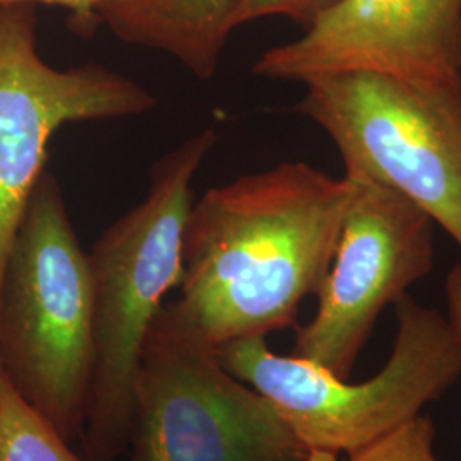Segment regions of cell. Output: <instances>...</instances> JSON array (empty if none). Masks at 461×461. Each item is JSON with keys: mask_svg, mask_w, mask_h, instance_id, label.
Returning <instances> with one entry per match:
<instances>
[{"mask_svg": "<svg viewBox=\"0 0 461 461\" xmlns=\"http://www.w3.org/2000/svg\"><path fill=\"white\" fill-rule=\"evenodd\" d=\"M357 186L291 161L207 190L183 232V313L217 348L296 325L329 274Z\"/></svg>", "mask_w": 461, "mask_h": 461, "instance_id": "6da1fadb", "label": "cell"}, {"mask_svg": "<svg viewBox=\"0 0 461 461\" xmlns=\"http://www.w3.org/2000/svg\"><path fill=\"white\" fill-rule=\"evenodd\" d=\"M217 142L205 129L150 171L148 197L101 232L87 262L95 294V363L84 456L116 461L129 449L140 350L166 294L182 279L183 232L192 182Z\"/></svg>", "mask_w": 461, "mask_h": 461, "instance_id": "7a4b0ae2", "label": "cell"}, {"mask_svg": "<svg viewBox=\"0 0 461 461\" xmlns=\"http://www.w3.org/2000/svg\"><path fill=\"white\" fill-rule=\"evenodd\" d=\"M95 363L93 277L45 171L19 224L0 284V366L17 393L68 443L81 439Z\"/></svg>", "mask_w": 461, "mask_h": 461, "instance_id": "3957f363", "label": "cell"}, {"mask_svg": "<svg viewBox=\"0 0 461 461\" xmlns=\"http://www.w3.org/2000/svg\"><path fill=\"white\" fill-rule=\"evenodd\" d=\"M393 306L392 354L363 383H348L296 356H277L267 337L219 347V357L270 402L308 451L350 456L411 422L460 378V339L449 318L409 294Z\"/></svg>", "mask_w": 461, "mask_h": 461, "instance_id": "277c9868", "label": "cell"}, {"mask_svg": "<svg viewBox=\"0 0 461 461\" xmlns=\"http://www.w3.org/2000/svg\"><path fill=\"white\" fill-rule=\"evenodd\" d=\"M132 461H297L270 402L230 375L176 301L156 314L133 383Z\"/></svg>", "mask_w": 461, "mask_h": 461, "instance_id": "5b68a950", "label": "cell"}, {"mask_svg": "<svg viewBox=\"0 0 461 461\" xmlns=\"http://www.w3.org/2000/svg\"><path fill=\"white\" fill-rule=\"evenodd\" d=\"M304 86L296 112L329 133L347 176L405 195L461 248V86L378 72L327 74Z\"/></svg>", "mask_w": 461, "mask_h": 461, "instance_id": "8992f818", "label": "cell"}, {"mask_svg": "<svg viewBox=\"0 0 461 461\" xmlns=\"http://www.w3.org/2000/svg\"><path fill=\"white\" fill-rule=\"evenodd\" d=\"M158 99L99 64L49 66L36 43L32 4L0 5V284L19 224L40 176L49 142L72 122L142 115Z\"/></svg>", "mask_w": 461, "mask_h": 461, "instance_id": "52a82bcc", "label": "cell"}, {"mask_svg": "<svg viewBox=\"0 0 461 461\" xmlns=\"http://www.w3.org/2000/svg\"><path fill=\"white\" fill-rule=\"evenodd\" d=\"M354 178V176H350ZM352 200L312 321L293 356L348 379L379 314L434 267V221L412 200L367 178Z\"/></svg>", "mask_w": 461, "mask_h": 461, "instance_id": "ba28073f", "label": "cell"}, {"mask_svg": "<svg viewBox=\"0 0 461 461\" xmlns=\"http://www.w3.org/2000/svg\"><path fill=\"white\" fill-rule=\"evenodd\" d=\"M339 72L461 86V0H335L253 66L258 77L303 84Z\"/></svg>", "mask_w": 461, "mask_h": 461, "instance_id": "9c48e42d", "label": "cell"}, {"mask_svg": "<svg viewBox=\"0 0 461 461\" xmlns=\"http://www.w3.org/2000/svg\"><path fill=\"white\" fill-rule=\"evenodd\" d=\"M243 0H125L98 11L116 38L163 51L197 79L214 77Z\"/></svg>", "mask_w": 461, "mask_h": 461, "instance_id": "30bf717a", "label": "cell"}, {"mask_svg": "<svg viewBox=\"0 0 461 461\" xmlns=\"http://www.w3.org/2000/svg\"><path fill=\"white\" fill-rule=\"evenodd\" d=\"M0 461H89L19 395L0 366Z\"/></svg>", "mask_w": 461, "mask_h": 461, "instance_id": "8fae6325", "label": "cell"}, {"mask_svg": "<svg viewBox=\"0 0 461 461\" xmlns=\"http://www.w3.org/2000/svg\"><path fill=\"white\" fill-rule=\"evenodd\" d=\"M436 428L429 415H417L392 434L348 456V461H439L434 451Z\"/></svg>", "mask_w": 461, "mask_h": 461, "instance_id": "7c38bea8", "label": "cell"}, {"mask_svg": "<svg viewBox=\"0 0 461 461\" xmlns=\"http://www.w3.org/2000/svg\"><path fill=\"white\" fill-rule=\"evenodd\" d=\"M335 0H243L232 17V28L262 17L285 16L304 28Z\"/></svg>", "mask_w": 461, "mask_h": 461, "instance_id": "4fadbf2b", "label": "cell"}, {"mask_svg": "<svg viewBox=\"0 0 461 461\" xmlns=\"http://www.w3.org/2000/svg\"><path fill=\"white\" fill-rule=\"evenodd\" d=\"M118 2H125V0H0V5L5 4H49V5H59V7H66L70 13L72 17L84 26H89L91 23L98 21V11L112 5V4H118Z\"/></svg>", "mask_w": 461, "mask_h": 461, "instance_id": "5bb4252c", "label": "cell"}, {"mask_svg": "<svg viewBox=\"0 0 461 461\" xmlns=\"http://www.w3.org/2000/svg\"><path fill=\"white\" fill-rule=\"evenodd\" d=\"M446 301L449 321L456 330L461 344V264L455 265L446 277Z\"/></svg>", "mask_w": 461, "mask_h": 461, "instance_id": "9a60e30c", "label": "cell"}, {"mask_svg": "<svg viewBox=\"0 0 461 461\" xmlns=\"http://www.w3.org/2000/svg\"><path fill=\"white\" fill-rule=\"evenodd\" d=\"M297 461H340V456L327 451H310L304 458Z\"/></svg>", "mask_w": 461, "mask_h": 461, "instance_id": "2e32d148", "label": "cell"}]
</instances>
